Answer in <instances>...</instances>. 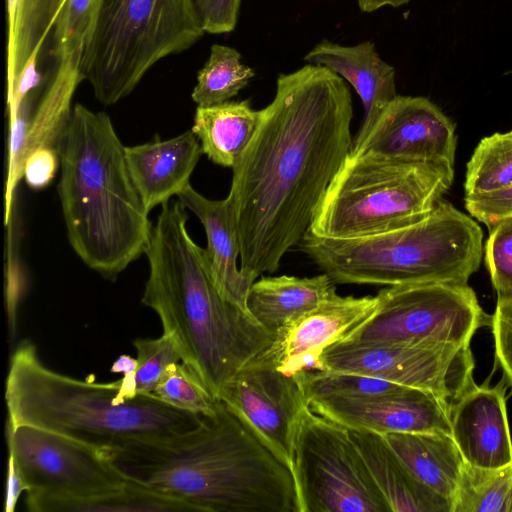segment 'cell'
Instances as JSON below:
<instances>
[{"label": "cell", "mask_w": 512, "mask_h": 512, "mask_svg": "<svg viewBox=\"0 0 512 512\" xmlns=\"http://www.w3.org/2000/svg\"><path fill=\"white\" fill-rule=\"evenodd\" d=\"M352 118L350 90L329 68L307 64L279 75L274 99L232 168L228 194L239 267L250 282L276 272L308 232L351 150Z\"/></svg>", "instance_id": "obj_1"}, {"label": "cell", "mask_w": 512, "mask_h": 512, "mask_svg": "<svg viewBox=\"0 0 512 512\" xmlns=\"http://www.w3.org/2000/svg\"><path fill=\"white\" fill-rule=\"evenodd\" d=\"M107 455L128 479L197 512H299L292 471L222 400L188 431Z\"/></svg>", "instance_id": "obj_2"}, {"label": "cell", "mask_w": 512, "mask_h": 512, "mask_svg": "<svg viewBox=\"0 0 512 512\" xmlns=\"http://www.w3.org/2000/svg\"><path fill=\"white\" fill-rule=\"evenodd\" d=\"M187 220L179 200L161 205L144 253L149 276L141 302L156 312L181 361L218 400L226 383L274 335L220 293Z\"/></svg>", "instance_id": "obj_3"}, {"label": "cell", "mask_w": 512, "mask_h": 512, "mask_svg": "<svg viewBox=\"0 0 512 512\" xmlns=\"http://www.w3.org/2000/svg\"><path fill=\"white\" fill-rule=\"evenodd\" d=\"M60 168L58 194L69 242L89 268L114 281L145 253L153 225L106 113L73 107Z\"/></svg>", "instance_id": "obj_4"}, {"label": "cell", "mask_w": 512, "mask_h": 512, "mask_svg": "<svg viewBox=\"0 0 512 512\" xmlns=\"http://www.w3.org/2000/svg\"><path fill=\"white\" fill-rule=\"evenodd\" d=\"M119 380H79L47 367L30 340L13 352L5 382L7 423L62 434L105 453L134 441L188 431L201 416L152 394L118 403Z\"/></svg>", "instance_id": "obj_5"}, {"label": "cell", "mask_w": 512, "mask_h": 512, "mask_svg": "<svg viewBox=\"0 0 512 512\" xmlns=\"http://www.w3.org/2000/svg\"><path fill=\"white\" fill-rule=\"evenodd\" d=\"M482 238L475 220L441 200L414 224L343 239L307 232L299 248L335 284H467L481 262Z\"/></svg>", "instance_id": "obj_6"}, {"label": "cell", "mask_w": 512, "mask_h": 512, "mask_svg": "<svg viewBox=\"0 0 512 512\" xmlns=\"http://www.w3.org/2000/svg\"><path fill=\"white\" fill-rule=\"evenodd\" d=\"M452 165L348 154L321 198L309 233L355 238L426 218L449 190Z\"/></svg>", "instance_id": "obj_7"}, {"label": "cell", "mask_w": 512, "mask_h": 512, "mask_svg": "<svg viewBox=\"0 0 512 512\" xmlns=\"http://www.w3.org/2000/svg\"><path fill=\"white\" fill-rule=\"evenodd\" d=\"M203 34L192 0H97L81 74L100 103L113 105L155 63Z\"/></svg>", "instance_id": "obj_8"}, {"label": "cell", "mask_w": 512, "mask_h": 512, "mask_svg": "<svg viewBox=\"0 0 512 512\" xmlns=\"http://www.w3.org/2000/svg\"><path fill=\"white\" fill-rule=\"evenodd\" d=\"M377 296L376 310L337 343L470 346L478 329L491 326L468 284H399Z\"/></svg>", "instance_id": "obj_9"}, {"label": "cell", "mask_w": 512, "mask_h": 512, "mask_svg": "<svg viewBox=\"0 0 512 512\" xmlns=\"http://www.w3.org/2000/svg\"><path fill=\"white\" fill-rule=\"evenodd\" d=\"M299 512H390L350 431L308 407L295 445Z\"/></svg>", "instance_id": "obj_10"}, {"label": "cell", "mask_w": 512, "mask_h": 512, "mask_svg": "<svg viewBox=\"0 0 512 512\" xmlns=\"http://www.w3.org/2000/svg\"><path fill=\"white\" fill-rule=\"evenodd\" d=\"M322 362L325 370L373 376L429 391L451 404L476 384L470 346L335 343L324 351Z\"/></svg>", "instance_id": "obj_11"}, {"label": "cell", "mask_w": 512, "mask_h": 512, "mask_svg": "<svg viewBox=\"0 0 512 512\" xmlns=\"http://www.w3.org/2000/svg\"><path fill=\"white\" fill-rule=\"evenodd\" d=\"M11 455L27 494L76 496L123 485L129 479L107 453L32 425L5 428Z\"/></svg>", "instance_id": "obj_12"}, {"label": "cell", "mask_w": 512, "mask_h": 512, "mask_svg": "<svg viewBox=\"0 0 512 512\" xmlns=\"http://www.w3.org/2000/svg\"><path fill=\"white\" fill-rule=\"evenodd\" d=\"M218 400L294 472L298 429L309 407L301 373L285 374L260 353L226 383Z\"/></svg>", "instance_id": "obj_13"}, {"label": "cell", "mask_w": 512, "mask_h": 512, "mask_svg": "<svg viewBox=\"0 0 512 512\" xmlns=\"http://www.w3.org/2000/svg\"><path fill=\"white\" fill-rule=\"evenodd\" d=\"M455 125L429 99L397 95L350 154L454 165Z\"/></svg>", "instance_id": "obj_14"}, {"label": "cell", "mask_w": 512, "mask_h": 512, "mask_svg": "<svg viewBox=\"0 0 512 512\" xmlns=\"http://www.w3.org/2000/svg\"><path fill=\"white\" fill-rule=\"evenodd\" d=\"M451 406L429 391L404 387L376 396H322L309 400L310 409L351 430L451 435Z\"/></svg>", "instance_id": "obj_15"}, {"label": "cell", "mask_w": 512, "mask_h": 512, "mask_svg": "<svg viewBox=\"0 0 512 512\" xmlns=\"http://www.w3.org/2000/svg\"><path fill=\"white\" fill-rule=\"evenodd\" d=\"M378 303L377 295L354 297L335 293L280 327L261 354L288 375L325 370L324 351L369 318Z\"/></svg>", "instance_id": "obj_16"}, {"label": "cell", "mask_w": 512, "mask_h": 512, "mask_svg": "<svg viewBox=\"0 0 512 512\" xmlns=\"http://www.w3.org/2000/svg\"><path fill=\"white\" fill-rule=\"evenodd\" d=\"M505 384H475L452 404L451 436L464 462L482 468L512 463Z\"/></svg>", "instance_id": "obj_17"}, {"label": "cell", "mask_w": 512, "mask_h": 512, "mask_svg": "<svg viewBox=\"0 0 512 512\" xmlns=\"http://www.w3.org/2000/svg\"><path fill=\"white\" fill-rule=\"evenodd\" d=\"M202 154L192 130L168 140L125 147L130 177L148 213L190 184Z\"/></svg>", "instance_id": "obj_18"}, {"label": "cell", "mask_w": 512, "mask_h": 512, "mask_svg": "<svg viewBox=\"0 0 512 512\" xmlns=\"http://www.w3.org/2000/svg\"><path fill=\"white\" fill-rule=\"evenodd\" d=\"M304 60L329 68L350 83L359 95L364 114L353 143L365 135L382 110L397 96L395 69L380 58L371 41L343 46L325 39L309 51Z\"/></svg>", "instance_id": "obj_19"}, {"label": "cell", "mask_w": 512, "mask_h": 512, "mask_svg": "<svg viewBox=\"0 0 512 512\" xmlns=\"http://www.w3.org/2000/svg\"><path fill=\"white\" fill-rule=\"evenodd\" d=\"M178 199L204 227L207 238L204 253L216 287L227 300L249 313L247 298L253 283L237 266L240 244L229 197L210 200L189 184L178 194Z\"/></svg>", "instance_id": "obj_20"}, {"label": "cell", "mask_w": 512, "mask_h": 512, "mask_svg": "<svg viewBox=\"0 0 512 512\" xmlns=\"http://www.w3.org/2000/svg\"><path fill=\"white\" fill-rule=\"evenodd\" d=\"M349 431L390 512H452V503L416 477L383 435Z\"/></svg>", "instance_id": "obj_21"}, {"label": "cell", "mask_w": 512, "mask_h": 512, "mask_svg": "<svg viewBox=\"0 0 512 512\" xmlns=\"http://www.w3.org/2000/svg\"><path fill=\"white\" fill-rule=\"evenodd\" d=\"M325 273L313 277H261L250 287L247 308L254 320L272 335L289 321L336 293Z\"/></svg>", "instance_id": "obj_22"}, {"label": "cell", "mask_w": 512, "mask_h": 512, "mask_svg": "<svg viewBox=\"0 0 512 512\" xmlns=\"http://www.w3.org/2000/svg\"><path fill=\"white\" fill-rule=\"evenodd\" d=\"M393 451L425 485L452 503L464 459L445 433L383 435Z\"/></svg>", "instance_id": "obj_23"}, {"label": "cell", "mask_w": 512, "mask_h": 512, "mask_svg": "<svg viewBox=\"0 0 512 512\" xmlns=\"http://www.w3.org/2000/svg\"><path fill=\"white\" fill-rule=\"evenodd\" d=\"M261 117L249 100L227 101L198 106L192 131L201 143L203 154L217 165L236 164L253 137Z\"/></svg>", "instance_id": "obj_24"}, {"label": "cell", "mask_w": 512, "mask_h": 512, "mask_svg": "<svg viewBox=\"0 0 512 512\" xmlns=\"http://www.w3.org/2000/svg\"><path fill=\"white\" fill-rule=\"evenodd\" d=\"M80 57H68L58 61L55 73L40 95L32 113L22 154V170L25 159L38 149L53 150L60 155L72 110L71 102L81 74Z\"/></svg>", "instance_id": "obj_25"}, {"label": "cell", "mask_w": 512, "mask_h": 512, "mask_svg": "<svg viewBox=\"0 0 512 512\" xmlns=\"http://www.w3.org/2000/svg\"><path fill=\"white\" fill-rule=\"evenodd\" d=\"M31 512L166 511L197 512L190 504L128 480L121 486L94 493L59 496L27 494Z\"/></svg>", "instance_id": "obj_26"}, {"label": "cell", "mask_w": 512, "mask_h": 512, "mask_svg": "<svg viewBox=\"0 0 512 512\" xmlns=\"http://www.w3.org/2000/svg\"><path fill=\"white\" fill-rule=\"evenodd\" d=\"M60 0H7V90L31 59L38 60L43 43L54 27Z\"/></svg>", "instance_id": "obj_27"}, {"label": "cell", "mask_w": 512, "mask_h": 512, "mask_svg": "<svg viewBox=\"0 0 512 512\" xmlns=\"http://www.w3.org/2000/svg\"><path fill=\"white\" fill-rule=\"evenodd\" d=\"M511 493L512 463L482 468L464 462L452 512H509Z\"/></svg>", "instance_id": "obj_28"}, {"label": "cell", "mask_w": 512, "mask_h": 512, "mask_svg": "<svg viewBox=\"0 0 512 512\" xmlns=\"http://www.w3.org/2000/svg\"><path fill=\"white\" fill-rule=\"evenodd\" d=\"M254 76V71L241 62L234 48L214 44L210 56L198 72L191 97L198 106H212L229 101Z\"/></svg>", "instance_id": "obj_29"}, {"label": "cell", "mask_w": 512, "mask_h": 512, "mask_svg": "<svg viewBox=\"0 0 512 512\" xmlns=\"http://www.w3.org/2000/svg\"><path fill=\"white\" fill-rule=\"evenodd\" d=\"M512 185V130L495 133L478 143L468 164L465 196L505 189Z\"/></svg>", "instance_id": "obj_30"}, {"label": "cell", "mask_w": 512, "mask_h": 512, "mask_svg": "<svg viewBox=\"0 0 512 512\" xmlns=\"http://www.w3.org/2000/svg\"><path fill=\"white\" fill-rule=\"evenodd\" d=\"M152 395L176 409L201 417L212 415L218 401L182 361L167 367Z\"/></svg>", "instance_id": "obj_31"}, {"label": "cell", "mask_w": 512, "mask_h": 512, "mask_svg": "<svg viewBox=\"0 0 512 512\" xmlns=\"http://www.w3.org/2000/svg\"><path fill=\"white\" fill-rule=\"evenodd\" d=\"M97 0H60L54 24L57 61L81 57L91 30Z\"/></svg>", "instance_id": "obj_32"}, {"label": "cell", "mask_w": 512, "mask_h": 512, "mask_svg": "<svg viewBox=\"0 0 512 512\" xmlns=\"http://www.w3.org/2000/svg\"><path fill=\"white\" fill-rule=\"evenodd\" d=\"M308 399L322 396H376L403 389L399 385L377 377L331 370L301 373Z\"/></svg>", "instance_id": "obj_33"}, {"label": "cell", "mask_w": 512, "mask_h": 512, "mask_svg": "<svg viewBox=\"0 0 512 512\" xmlns=\"http://www.w3.org/2000/svg\"><path fill=\"white\" fill-rule=\"evenodd\" d=\"M137 352L136 370L137 393L152 394L167 367L181 358L172 340L165 334L156 339H136L133 342Z\"/></svg>", "instance_id": "obj_34"}, {"label": "cell", "mask_w": 512, "mask_h": 512, "mask_svg": "<svg viewBox=\"0 0 512 512\" xmlns=\"http://www.w3.org/2000/svg\"><path fill=\"white\" fill-rule=\"evenodd\" d=\"M485 244V263L498 298L512 297V216L490 230Z\"/></svg>", "instance_id": "obj_35"}, {"label": "cell", "mask_w": 512, "mask_h": 512, "mask_svg": "<svg viewBox=\"0 0 512 512\" xmlns=\"http://www.w3.org/2000/svg\"><path fill=\"white\" fill-rule=\"evenodd\" d=\"M495 358L502 369L503 379L512 389V297L498 298L491 315Z\"/></svg>", "instance_id": "obj_36"}, {"label": "cell", "mask_w": 512, "mask_h": 512, "mask_svg": "<svg viewBox=\"0 0 512 512\" xmlns=\"http://www.w3.org/2000/svg\"><path fill=\"white\" fill-rule=\"evenodd\" d=\"M241 0H192L197 20L210 34L232 32L237 24Z\"/></svg>", "instance_id": "obj_37"}, {"label": "cell", "mask_w": 512, "mask_h": 512, "mask_svg": "<svg viewBox=\"0 0 512 512\" xmlns=\"http://www.w3.org/2000/svg\"><path fill=\"white\" fill-rule=\"evenodd\" d=\"M470 215L490 230L501 220L512 216V185L498 191L465 196Z\"/></svg>", "instance_id": "obj_38"}, {"label": "cell", "mask_w": 512, "mask_h": 512, "mask_svg": "<svg viewBox=\"0 0 512 512\" xmlns=\"http://www.w3.org/2000/svg\"><path fill=\"white\" fill-rule=\"evenodd\" d=\"M60 155L53 150L38 149L27 156L23 165V178L29 187L42 189L55 177Z\"/></svg>", "instance_id": "obj_39"}, {"label": "cell", "mask_w": 512, "mask_h": 512, "mask_svg": "<svg viewBox=\"0 0 512 512\" xmlns=\"http://www.w3.org/2000/svg\"><path fill=\"white\" fill-rule=\"evenodd\" d=\"M23 491H27V486L19 473L13 457L9 455L4 498L5 512H13L15 510L18 499Z\"/></svg>", "instance_id": "obj_40"}, {"label": "cell", "mask_w": 512, "mask_h": 512, "mask_svg": "<svg viewBox=\"0 0 512 512\" xmlns=\"http://www.w3.org/2000/svg\"><path fill=\"white\" fill-rule=\"evenodd\" d=\"M411 0H357L358 6L363 12H374L385 6L399 7Z\"/></svg>", "instance_id": "obj_41"}, {"label": "cell", "mask_w": 512, "mask_h": 512, "mask_svg": "<svg viewBox=\"0 0 512 512\" xmlns=\"http://www.w3.org/2000/svg\"><path fill=\"white\" fill-rule=\"evenodd\" d=\"M138 361L129 355L119 356L112 364L110 371L113 373H130L136 372Z\"/></svg>", "instance_id": "obj_42"}, {"label": "cell", "mask_w": 512, "mask_h": 512, "mask_svg": "<svg viewBox=\"0 0 512 512\" xmlns=\"http://www.w3.org/2000/svg\"><path fill=\"white\" fill-rule=\"evenodd\" d=\"M509 512H512V493H511V501H510V509Z\"/></svg>", "instance_id": "obj_43"}]
</instances>
